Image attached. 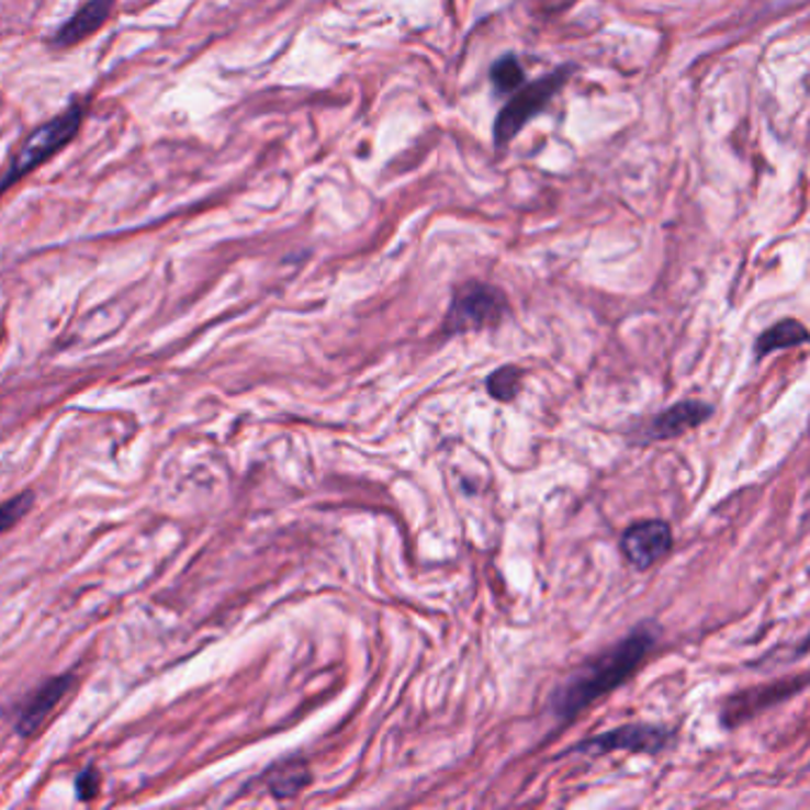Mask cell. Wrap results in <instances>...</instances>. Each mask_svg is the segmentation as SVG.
<instances>
[{
	"label": "cell",
	"mask_w": 810,
	"mask_h": 810,
	"mask_svg": "<svg viewBox=\"0 0 810 810\" xmlns=\"http://www.w3.org/2000/svg\"><path fill=\"white\" fill-rule=\"evenodd\" d=\"M659 626L642 623L634 628L623 640L614 644L611 649L601 651L597 659L585 663L566 685H561L554 694V713L561 720H571L587 706L604 699L606 694L614 691L632 677V673L640 668L644 659L654 651L659 642Z\"/></svg>",
	"instance_id": "1"
},
{
	"label": "cell",
	"mask_w": 810,
	"mask_h": 810,
	"mask_svg": "<svg viewBox=\"0 0 810 810\" xmlns=\"http://www.w3.org/2000/svg\"><path fill=\"white\" fill-rule=\"evenodd\" d=\"M506 312H509V300L499 288L471 281L457 288L442 330L447 336H459V333L495 328L504 322Z\"/></svg>",
	"instance_id": "2"
},
{
	"label": "cell",
	"mask_w": 810,
	"mask_h": 810,
	"mask_svg": "<svg viewBox=\"0 0 810 810\" xmlns=\"http://www.w3.org/2000/svg\"><path fill=\"white\" fill-rule=\"evenodd\" d=\"M81 122H83V108L77 103V105H71L67 112H63L60 117H55L48 124L36 128V132L24 140V146L18 150V155L12 157V165L8 173L0 179V193H3L5 188L12 185L14 181L26 177V173L36 169L38 165L48 162L57 150H63L79 132Z\"/></svg>",
	"instance_id": "3"
},
{
	"label": "cell",
	"mask_w": 810,
	"mask_h": 810,
	"mask_svg": "<svg viewBox=\"0 0 810 810\" xmlns=\"http://www.w3.org/2000/svg\"><path fill=\"white\" fill-rule=\"evenodd\" d=\"M573 69L575 65L559 67L552 75L540 77L538 81L524 86V89L499 110L495 120V143L499 148L509 146V143L518 136L520 128H524L535 114H540L549 103H552L554 95L569 83Z\"/></svg>",
	"instance_id": "4"
},
{
	"label": "cell",
	"mask_w": 810,
	"mask_h": 810,
	"mask_svg": "<svg viewBox=\"0 0 810 810\" xmlns=\"http://www.w3.org/2000/svg\"><path fill=\"white\" fill-rule=\"evenodd\" d=\"M675 740V732L665 725H654V722H630V725L609 730L604 734L592 736L577 746H573L575 754L583 756H604L614 754V751H630V754H661Z\"/></svg>",
	"instance_id": "5"
},
{
	"label": "cell",
	"mask_w": 810,
	"mask_h": 810,
	"mask_svg": "<svg viewBox=\"0 0 810 810\" xmlns=\"http://www.w3.org/2000/svg\"><path fill=\"white\" fill-rule=\"evenodd\" d=\"M673 549V530L665 520L649 518L620 535V552L638 571H646Z\"/></svg>",
	"instance_id": "6"
},
{
	"label": "cell",
	"mask_w": 810,
	"mask_h": 810,
	"mask_svg": "<svg viewBox=\"0 0 810 810\" xmlns=\"http://www.w3.org/2000/svg\"><path fill=\"white\" fill-rule=\"evenodd\" d=\"M806 677H797V679H785V683H773V685H761L754 689H746L740 694H732V697L725 701L720 711V720L725 728H736L742 725L744 720H749L754 713L763 711V708H770L777 701L789 699L794 691L803 689Z\"/></svg>",
	"instance_id": "7"
},
{
	"label": "cell",
	"mask_w": 810,
	"mask_h": 810,
	"mask_svg": "<svg viewBox=\"0 0 810 810\" xmlns=\"http://www.w3.org/2000/svg\"><path fill=\"white\" fill-rule=\"evenodd\" d=\"M711 414L713 404H708L704 400H683L651 418V421L642 428L640 442H663L677 436H685L687 430H694L706 424Z\"/></svg>",
	"instance_id": "8"
},
{
	"label": "cell",
	"mask_w": 810,
	"mask_h": 810,
	"mask_svg": "<svg viewBox=\"0 0 810 810\" xmlns=\"http://www.w3.org/2000/svg\"><path fill=\"white\" fill-rule=\"evenodd\" d=\"M69 687H71V677H55L50 679V683L43 685L38 691H34L32 699H29L20 711L18 730L26 736L34 734L43 725L46 716L57 706V701L65 697V691Z\"/></svg>",
	"instance_id": "9"
},
{
	"label": "cell",
	"mask_w": 810,
	"mask_h": 810,
	"mask_svg": "<svg viewBox=\"0 0 810 810\" xmlns=\"http://www.w3.org/2000/svg\"><path fill=\"white\" fill-rule=\"evenodd\" d=\"M112 3H114V0H89V3L71 14V18L67 20V24L60 29V32H57V36H55L57 46H75V43L83 41L86 36H91L93 32H98V29L103 26L105 20L110 18Z\"/></svg>",
	"instance_id": "10"
},
{
	"label": "cell",
	"mask_w": 810,
	"mask_h": 810,
	"mask_svg": "<svg viewBox=\"0 0 810 810\" xmlns=\"http://www.w3.org/2000/svg\"><path fill=\"white\" fill-rule=\"evenodd\" d=\"M803 342H808L806 326L797 319H783L761 333L756 340V357L765 359L777 350H789V347H799Z\"/></svg>",
	"instance_id": "11"
},
{
	"label": "cell",
	"mask_w": 810,
	"mask_h": 810,
	"mask_svg": "<svg viewBox=\"0 0 810 810\" xmlns=\"http://www.w3.org/2000/svg\"><path fill=\"white\" fill-rule=\"evenodd\" d=\"M310 783H312V775L307 770V765L302 761H285L279 765V768H273L269 773V789L273 797H279V799L295 797V794H300V789L307 787Z\"/></svg>",
	"instance_id": "12"
},
{
	"label": "cell",
	"mask_w": 810,
	"mask_h": 810,
	"mask_svg": "<svg viewBox=\"0 0 810 810\" xmlns=\"http://www.w3.org/2000/svg\"><path fill=\"white\" fill-rule=\"evenodd\" d=\"M520 385H524V371L518 367H499L495 373H490V379L485 381L487 393L499 402L516 400V395L520 393Z\"/></svg>",
	"instance_id": "13"
},
{
	"label": "cell",
	"mask_w": 810,
	"mask_h": 810,
	"mask_svg": "<svg viewBox=\"0 0 810 810\" xmlns=\"http://www.w3.org/2000/svg\"><path fill=\"white\" fill-rule=\"evenodd\" d=\"M490 77L499 93H509L524 83V67H520V63L514 55H504L495 65H492Z\"/></svg>",
	"instance_id": "14"
},
{
	"label": "cell",
	"mask_w": 810,
	"mask_h": 810,
	"mask_svg": "<svg viewBox=\"0 0 810 810\" xmlns=\"http://www.w3.org/2000/svg\"><path fill=\"white\" fill-rule=\"evenodd\" d=\"M34 504V495L32 492H24V495L14 497L10 502H5L3 506H0V532H8L18 520L32 509Z\"/></svg>",
	"instance_id": "15"
},
{
	"label": "cell",
	"mask_w": 810,
	"mask_h": 810,
	"mask_svg": "<svg viewBox=\"0 0 810 810\" xmlns=\"http://www.w3.org/2000/svg\"><path fill=\"white\" fill-rule=\"evenodd\" d=\"M98 785H100V777L93 773V770H86L81 773L79 783H77V789H79V797L81 799H91L93 794L98 791Z\"/></svg>",
	"instance_id": "16"
}]
</instances>
